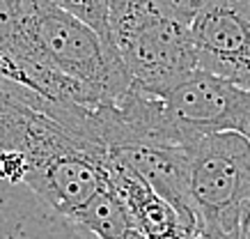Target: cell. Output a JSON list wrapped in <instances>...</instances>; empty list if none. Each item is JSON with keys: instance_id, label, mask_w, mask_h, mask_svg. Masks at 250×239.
<instances>
[{"instance_id": "cell-7", "label": "cell", "mask_w": 250, "mask_h": 239, "mask_svg": "<svg viewBox=\"0 0 250 239\" xmlns=\"http://www.w3.org/2000/svg\"><path fill=\"white\" fill-rule=\"evenodd\" d=\"M0 239H97L25 186L0 182Z\"/></svg>"}, {"instance_id": "cell-3", "label": "cell", "mask_w": 250, "mask_h": 239, "mask_svg": "<svg viewBox=\"0 0 250 239\" xmlns=\"http://www.w3.org/2000/svg\"><path fill=\"white\" fill-rule=\"evenodd\" d=\"M115 51L133 87L159 97L195 71L200 0H55Z\"/></svg>"}, {"instance_id": "cell-2", "label": "cell", "mask_w": 250, "mask_h": 239, "mask_svg": "<svg viewBox=\"0 0 250 239\" xmlns=\"http://www.w3.org/2000/svg\"><path fill=\"white\" fill-rule=\"evenodd\" d=\"M25 37V65L42 97L85 108H110L131 92L129 74L97 32L55 0H16Z\"/></svg>"}, {"instance_id": "cell-5", "label": "cell", "mask_w": 250, "mask_h": 239, "mask_svg": "<svg viewBox=\"0 0 250 239\" xmlns=\"http://www.w3.org/2000/svg\"><path fill=\"white\" fill-rule=\"evenodd\" d=\"M159 99L186 143L209 133H239L250 140V92L228 81L195 69Z\"/></svg>"}, {"instance_id": "cell-11", "label": "cell", "mask_w": 250, "mask_h": 239, "mask_svg": "<svg viewBox=\"0 0 250 239\" xmlns=\"http://www.w3.org/2000/svg\"><path fill=\"white\" fill-rule=\"evenodd\" d=\"M195 239H202V237H197V235H195Z\"/></svg>"}, {"instance_id": "cell-10", "label": "cell", "mask_w": 250, "mask_h": 239, "mask_svg": "<svg viewBox=\"0 0 250 239\" xmlns=\"http://www.w3.org/2000/svg\"><path fill=\"white\" fill-rule=\"evenodd\" d=\"M239 239H250V218H248V223L241 228V235H239Z\"/></svg>"}, {"instance_id": "cell-4", "label": "cell", "mask_w": 250, "mask_h": 239, "mask_svg": "<svg viewBox=\"0 0 250 239\" xmlns=\"http://www.w3.org/2000/svg\"><path fill=\"white\" fill-rule=\"evenodd\" d=\"M188 186L202 239H239L250 218V140L209 133L188 143Z\"/></svg>"}, {"instance_id": "cell-1", "label": "cell", "mask_w": 250, "mask_h": 239, "mask_svg": "<svg viewBox=\"0 0 250 239\" xmlns=\"http://www.w3.org/2000/svg\"><path fill=\"white\" fill-rule=\"evenodd\" d=\"M108 152L53 115L51 99L0 78V182L25 186L67 218L108 184Z\"/></svg>"}, {"instance_id": "cell-9", "label": "cell", "mask_w": 250, "mask_h": 239, "mask_svg": "<svg viewBox=\"0 0 250 239\" xmlns=\"http://www.w3.org/2000/svg\"><path fill=\"white\" fill-rule=\"evenodd\" d=\"M0 78H5L9 83H16V85H21V87H28V90H30V81L25 76V71L19 69L14 62L7 60L2 53H0Z\"/></svg>"}, {"instance_id": "cell-6", "label": "cell", "mask_w": 250, "mask_h": 239, "mask_svg": "<svg viewBox=\"0 0 250 239\" xmlns=\"http://www.w3.org/2000/svg\"><path fill=\"white\" fill-rule=\"evenodd\" d=\"M190 37L197 71L250 92V0H200Z\"/></svg>"}, {"instance_id": "cell-8", "label": "cell", "mask_w": 250, "mask_h": 239, "mask_svg": "<svg viewBox=\"0 0 250 239\" xmlns=\"http://www.w3.org/2000/svg\"><path fill=\"white\" fill-rule=\"evenodd\" d=\"M71 221L97 239H126L129 232L136 228L133 218L129 216L110 182Z\"/></svg>"}]
</instances>
